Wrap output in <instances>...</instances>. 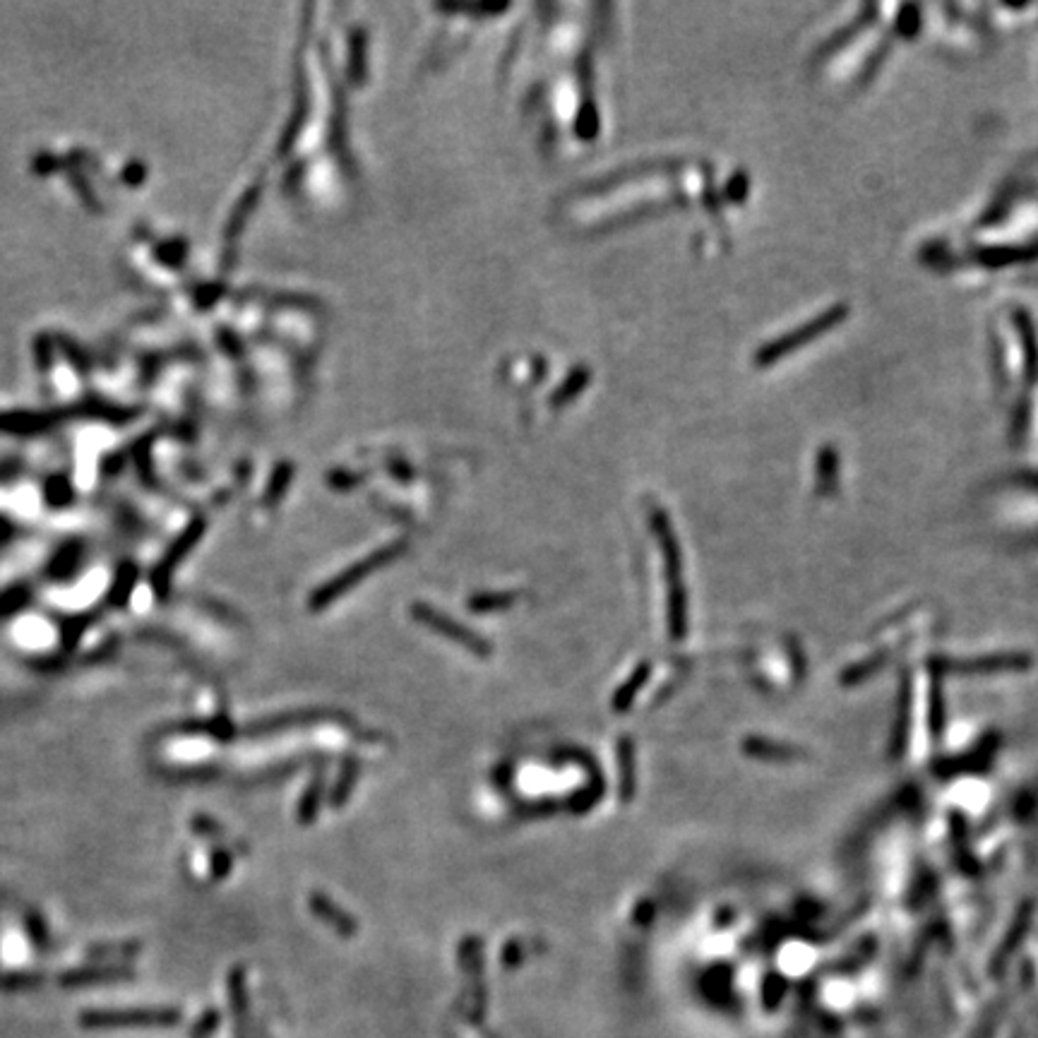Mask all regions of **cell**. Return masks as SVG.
Segmentation results:
<instances>
[{
    "instance_id": "15",
    "label": "cell",
    "mask_w": 1038,
    "mask_h": 1038,
    "mask_svg": "<svg viewBox=\"0 0 1038 1038\" xmlns=\"http://www.w3.org/2000/svg\"><path fill=\"white\" fill-rule=\"evenodd\" d=\"M503 959H505V966H515V964H519V959H522V945H519L517 940H512L510 945L505 947Z\"/></svg>"
},
{
    "instance_id": "17",
    "label": "cell",
    "mask_w": 1038,
    "mask_h": 1038,
    "mask_svg": "<svg viewBox=\"0 0 1038 1038\" xmlns=\"http://www.w3.org/2000/svg\"><path fill=\"white\" fill-rule=\"evenodd\" d=\"M214 861H217V865H219V873H217V878H224V875H226V873H229V868H231V856H229V853L219 851V853H217V856H214Z\"/></svg>"
},
{
    "instance_id": "8",
    "label": "cell",
    "mask_w": 1038,
    "mask_h": 1038,
    "mask_svg": "<svg viewBox=\"0 0 1038 1038\" xmlns=\"http://www.w3.org/2000/svg\"><path fill=\"white\" fill-rule=\"evenodd\" d=\"M649 673H652V664H649V661H642V664L635 666V671L630 673L628 680H625V683L616 690V695H613V700H611L613 712H618V714L628 712V709L632 707V702H635V697L640 695V690L647 685Z\"/></svg>"
},
{
    "instance_id": "13",
    "label": "cell",
    "mask_w": 1038,
    "mask_h": 1038,
    "mask_svg": "<svg viewBox=\"0 0 1038 1038\" xmlns=\"http://www.w3.org/2000/svg\"><path fill=\"white\" fill-rule=\"evenodd\" d=\"M320 803H322V779L318 777L313 781V784L308 786V791L303 793L301 803H298V822H303V825H310V822L318 817V810H320Z\"/></svg>"
},
{
    "instance_id": "10",
    "label": "cell",
    "mask_w": 1038,
    "mask_h": 1038,
    "mask_svg": "<svg viewBox=\"0 0 1038 1038\" xmlns=\"http://www.w3.org/2000/svg\"><path fill=\"white\" fill-rule=\"evenodd\" d=\"M330 714L325 712H298V714H282V717H274V719H262V721H255L253 726H248V733L250 736H262V733H277V731H284V729H291V726H298V724H310V721H318V719H327Z\"/></svg>"
},
{
    "instance_id": "1",
    "label": "cell",
    "mask_w": 1038,
    "mask_h": 1038,
    "mask_svg": "<svg viewBox=\"0 0 1038 1038\" xmlns=\"http://www.w3.org/2000/svg\"><path fill=\"white\" fill-rule=\"evenodd\" d=\"M652 529L659 536L661 553H664L666 572V630L668 640L680 642L688 632V594L683 584V563H680V548L671 524L661 510H652Z\"/></svg>"
},
{
    "instance_id": "2",
    "label": "cell",
    "mask_w": 1038,
    "mask_h": 1038,
    "mask_svg": "<svg viewBox=\"0 0 1038 1038\" xmlns=\"http://www.w3.org/2000/svg\"><path fill=\"white\" fill-rule=\"evenodd\" d=\"M404 551H407V544H392V546L380 548V551H375V553H371V556L359 560L356 565H351V568L339 572L334 580L325 582L322 587L315 589L313 596H310V601H308V608L310 611H322V608L332 606L334 601L342 599L346 592H351V589L359 587L361 582H366L373 572L383 570L385 565L395 563V560L402 556Z\"/></svg>"
},
{
    "instance_id": "3",
    "label": "cell",
    "mask_w": 1038,
    "mask_h": 1038,
    "mask_svg": "<svg viewBox=\"0 0 1038 1038\" xmlns=\"http://www.w3.org/2000/svg\"><path fill=\"white\" fill-rule=\"evenodd\" d=\"M411 618H414L416 623L426 625L428 630L438 632V635L445 637V640L469 649V652L474 656H479V659H488V656L493 654V644L488 642L486 637H481L476 630L467 628V625L459 623V620H455V618H450L447 613L438 611V608L431 604H423V601L411 604Z\"/></svg>"
},
{
    "instance_id": "16",
    "label": "cell",
    "mask_w": 1038,
    "mask_h": 1038,
    "mask_svg": "<svg viewBox=\"0 0 1038 1038\" xmlns=\"http://www.w3.org/2000/svg\"><path fill=\"white\" fill-rule=\"evenodd\" d=\"M654 911H656V909H654V904H652V902H642L640 906H637V911H635V921H637V923H642V926H647L649 918L654 916Z\"/></svg>"
},
{
    "instance_id": "4",
    "label": "cell",
    "mask_w": 1038,
    "mask_h": 1038,
    "mask_svg": "<svg viewBox=\"0 0 1038 1038\" xmlns=\"http://www.w3.org/2000/svg\"><path fill=\"white\" fill-rule=\"evenodd\" d=\"M178 1014L171 1010H118V1012H87L82 1024L87 1026H152L173 1024Z\"/></svg>"
},
{
    "instance_id": "9",
    "label": "cell",
    "mask_w": 1038,
    "mask_h": 1038,
    "mask_svg": "<svg viewBox=\"0 0 1038 1038\" xmlns=\"http://www.w3.org/2000/svg\"><path fill=\"white\" fill-rule=\"evenodd\" d=\"M604 793H606V781H604V777H601V772H596V774H592V781H589L584 789L572 793L568 801H565V810L572 815L589 813V810H592L594 805L604 798Z\"/></svg>"
},
{
    "instance_id": "12",
    "label": "cell",
    "mask_w": 1038,
    "mask_h": 1038,
    "mask_svg": "<svg viewBox=\"0 0 1038 1038\" xmlns=\"http://www.w3.org/2000/svg\"><path fill=\"white\" fill-rule=\"evenodd\" d=\"M522 599L517 592H481L469 596L467 606L474 613H495V611H507Z\"/></svg>"
},
{
    "instance_id": "11",
    "label": "cell",
    "mask_w": 1038,
    "mask_h": 1038,
    "mask_svg": "<svg viewBox=\"0 0 1038 1038\" xmlns=\"http://www.w3.org/2000/svg\"><path fill=\"white\" fill-rule=\"evenodd\" d=\"M359 774H361V762L356 760V757L344 760L337 784H334V789L330 793V803L334 805V808H342V805L349 801L351 791H354L356 781H359Z\"/></svg>"
},
{
    "instance_id": "7",
    "label": "cell",
    "mask_w": 1038,
    "mask_h": 1038,
    "mask_svg": "<svg viewBox=\"0 0 1038 1038\" xmlns=\"http://www.w3.org/2000/svg\"><path fill=\"white\" fill-rule=\"evenodd\" d=\"M841 318H844V308H837V310H832V313L820 315V318H817L815 322H810V325H805V330L796 332V334H791V337L779 339V342L774 344L772 349H767V359H777V356L786 354V351H789V349H796V346L801 344L803 339H813V337H817V334L829 330V325H834V322H839Z\"/></svg>"
},
{
    "instance_id": "5",
    "label": "cell",
    "mask_w": 1038,
    "mask_h": 1038,
    "mask_svg": "<svg viewBox=\"0 0 1038 1038\" xmlns=\"http://www.w3.org/2000/svg\"><path fill=\"white\" fill-rule=\"evenodd\" d=\"M308 904H310V911H313V914L318 916L322 923H327V926L337 930L339 935H346V938H351V935L359 933V921H356V918L351 916L349 911L339 909V906L334 904L332 899L327 897V894L313 892V894H310Z\"/></svg>"
},
{
    "instance_id": "14",
    "label": "cell",
    "mask_w": 1038,
    "mask_h": 1038,
    "mask_svg": "<svg viewBox=\"0 0 1038 1038\" xmlns=\"http://www.w3.org/2000/svg\"><path fill=\"white\" fill-rule=\"evenodd\" d=\"M558 810H560L558 801H536V803H527V805H522V808H517V817H522V820H536V817H548V815L558 813Z\"/></svg>"
},
{
    "instance_id": "6",
    "label": "cell",
    "mask_w": 1038,
    "mask_h": 1038,
    "mask_svg": "<svg viewBox=\"0 0 1038 1038\" xmlns=\"http://www.w3.org/2000/svg\"><path fill=\"white\" fill-rule=\"evenodd\" d=\"M618 767H620L618 798H620V803L628 805L635 801V796H637V745L630 736L618 738Z\"/></svg>"
}]
</instances>
